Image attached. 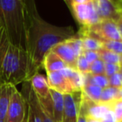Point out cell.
Masks as SVG:
<instances>
[{
    "instance_id": "836d02e7",
    "label": "cell",
    "mask_w": 122,
    "mask_h": 122,
    "mask_svg": "<svg viewBox=\"0 0 122 122\" xmlns=\"http://www.w3.org/2000/svg\"><path fill=\"white\" fill-rule=\"evenodd\" d=\"M86 120H87V122H100V120H95V119H93L91 117H86Z\"/></svg>"
},
{
    "instance_id": "2e32d148",
    "label": "cell",
    "mask_w": 122,
    "mask_h": 122,
    "mask_svg": "<svg viewBox=\"0 0 122 122\" xmlns=\"http://www.w3.org/2000/svg\"><path fill=\"white\" fill-rule=\"evenodd\" d=\"M102 90L103 89L94 85H85L81 89L82 94L95 103H100Z\"/></svg>"
},
{
    "instance_id": "d590c367",
    "label": "cell",
    "mask_w": 122,
    "mask_h": 122,
    "mask_svg": "<svg viewBox=\"0 0 122 122\" xmlns=\"http://www.w3.org/2000/svg\"><path fill=\"white\" fill-rule=\"evenodd\" d=\"M121 122H122V121H121Z\"/></svg>"
},
{
    "instance_id": "8992f818",
    "label": "cell",
    "mask_w": 122,
    "mask_h": 122,
    "mask_svg": "<svg viewBox=\"0 0 122 122\" xmlns=\"http://www.w3.org/2000/svg\"><path fill=\"white\" fill-rule=\"evenodd\" d=\"M81 91L64 95L65 107H64L63 122H77L80 103H81Z\"/></svg>"
},
{
    "instance_id": "f1b7e54d",
    "label": "cell",
    "mask_w": 122,
    "mask_h": 122,
    "mask_svg": "<svg viewBox=\"0 0 122 122\" xmlns=\"http://www.w3.org/2000/svg\"><path fill=\"white\" fill-rule=\"evenodd\" d=\"M39 115H40L42 122H54V120L52 119V117L44 110V109L43 108L41 104H40V107H39Z\"/></svg>"
},
{
    "instance_id": "ba28073f",
    "label": "cell",
    "mask_w": 122,
    "mask_h": 122,
    "mask_svg": "<svg viewBox=\"0 0 122 122\" xmlns=\"http://www.w3.org/2000/svg\"><path fill=\"white\" fill-rule=\"evenodd\" d=\"M47 81L49 89L55 90L62 95H68L76 92L71 84L61 74V72L47 74Z\"/></svg>"
},
{
    "instance_id": "3957f363",
    "label": "cell",
    "mask_w": 122,
    "mask_h": 122,
    "mask_svg": "<svg viewBox=\"0 0 122 122\" xmlns=\"http://www.w3.org/2000/svg\"><path fill=\"white\" fill-rule=\"evenodd\" d=\"M30 79V63L27 51L10 44L0 70V85L9 84L16 86Z\"/></svg>"
},
{
    "instance_id": "277c9868",
    "label": "cell",
    "mask_w": 122,
    "mask_h": 122,
    "mask_svg": "<svg viewBox=\"0 0 122 122\" xmlns=\"http://www.w3.org/2000/svg\"><path fill=\"white\" fill-rule=\"evenodd\" d=\"M68 4L82 27H90L100 22L93 0H71Z\"/></svg>"
},
{
    "instance_id": "7c38bea8",
    "label": "cell",
    "mask_w": 122,
    "mask_h": 122,
    "mask_svg": "<svg viewBox=\"0 0 122 122\" xmlns=\"http://www.w3.org/2000/svg\"><path fill=\"white\" fill-rule=\"evenodd\" d=\"M43 65H44L47 74L53 73V72H60L61 70L67 68L64 61L52 51L46 54L44 62H43Z\"/></svg>"
},
{
    "instance_id": "9c48e42d",
    "label": "cell",
    "mask_w": 122,
    "mask_h": 122,
    "mask_svg": "<svg viewBox=\"0 0 122 122\" xmlns=\"http://www.w3.org/2000/svg\"><path fill=\"white\" fill-rule=\"evenodd\" d=\"M33 90L40 101H44L51 98L50 89L47 79L40 74H36L29 80Z\"/></svg>"
},
{
    "instance_id": "ffe728a7",
    "label": "cell",
    "mask_w": 122,
    "mask_h": 122,
    "mask_svg": "<svg viewBox=\"0 0 122 122\" xmlns=\"http://www.w3.org/2000/svg\"><path fill=\"white\" fill-rule=\"evenodd\" d=\"M9 45H10V43L8 39L5 31H4V28L0 25V70H1L3 60H4V56L9 49Z\"/></svg>"
},
{
    "instance_id": "d6a6232c",
    "label": "cell",
    "mask_w": 122,
    "mask_h": 122,
    "mask_svg": "<svg viewBox=\"0 0 122 122\" xmlns=\"http://www.w3.org/2000/svg\"><path fill=\"white\" fill-rule=\"evenodd\" d=\"M116 3V5H117V8H118L119 11H120V14L122 16V0H120V1H115Z\"/></svg>"
},
{
    "instance_id": "cb8c5ba5",
    "label": "cell",
    "mask_w": 122,
    "mask_h": 122,
    "mask_svg": "<svg viewBox=\"0 0 122 122\" xmlns=\"http://www.w3.org/2000/svg\"><path fill=\"white\" fill-rule=\"evenodd\" d=\"M90 64L85 59V58L82 54H80L77 58V71H79L80 74H82L83 75L90 74Z\"/></svg>"
},
{
    "instance_id": "5bb4252c",
    "label": "cell",
    "mask_w": 122,
    "mask_h": 122,
    "mask_svg": "<svg viewBox=\"0 0 122 122\" xmlns=\"http://www.w3.org/2000/svg\"><path fill=\"white\" fill-rule=\"evenodd\" d=\"M60 72L71 84L75 91H81L82 87L85 85V76L82 74L70 68L65 69Z\"/></svg>"
},
{
    "instance_id": "8fae6325",
    "label": "cell",
    "mask_w": 122,
    "mask_h": 122,
    "mask_svg": "<svg viewBox=\"0 0 122 122\" xmlns=\"http://www.w3.org/2000/svg\"><path fill=\"white\" fill-rule=\"evenodd\" d=\"M16 87L9 84L0 85V122H5L10 100Z\"/></svg>"
},
{
    "instance_id": "e575fe53",
    "label": "cell",
    "mask_w": 122,
    "mask_h": 122,
    "mask_svg": "<svg viewBox=\"0 0 122 122\" xmlns=\"http://www.w3.org/2000/svg\"><path fill=\"white\" fill-rule=\"evenodd\" d=\"M120 73H122V62L120 64Z\"/></svg>"
},
{
    "instance_id": "4dcf8cb0",
    "label": "cell",
    "mask_w": 122,
    "mask_h": 122,
    "mask_svg": "<svg viewBox=\"0 0 122 122\" xmlns=\"http://www.w3.org/2000/svg\"><path fill=\"white\" fill-rule=\"evenodd\" d=\"M77 122H87L86 115H85V112L80 109V112H79V116H78Z\"/></svg>"
},
{
    "instance_id": "e0dca14e",
    "label": "cell",
    "mask_w": 122,
    "mask_h": 122,
    "mask_svg": "<svg viewBox=\"0 0 122 122\" xmlns=\"http://www.w3.org/2000/svg\"><path fill=\"white\" fill-rule=\"evenodd\" d=\"M84 76H85V85H94L101 89H105L109 86V79L105 75H94L90 73L85 75Z\"/></svg>"
},
{
    "instance_id": "4316f807",
    "label": "cell",
    "mask_w": 122,
    "mask_h": 122,
    "mask_svg": "<svg viewBox=\"0 0 122 122\" xmlns=\"http://www.w3.org/2000/svg\"><path fill=\"white\" fill-rule=\"evenodd\" d=\"M109 79V86L116 89H122V73L115 74Z\"/></svg>"
},
{
    "instance_id": "52a82bcc",
    "label": "cell",
    "mask_w": 122,
    "mask_h": 122,
    "mask_svg": "<svg viewBox=\"0 0 122 122\" xmlns=\"http://www.w3.org/2000/svg\"><path fill=\"white\" fill-rule=\"evenodd\" d=\"M93 2L100 21L111 20L117 22L122 17L115 1L93 0Z\"/></svg>"
},
{
    "instance_id": "484cf974",
    "label": "cell",
    "mask_w": 122,
    "mask_h": 122,
    "mask_svg": "<svg viewBox=\"0 0 122 122\" xmlns=\"http://www.w3.org/2000/svg\"><path fill=\"white\" fill-rule=\"evenodd\" d=\"M120 72V65L118 64H105V75L108 78Z\"/></svg>"
},
{
    "instance_id": "4fadbf2b",
    "label": "cell",
    "mask_w": 122,
    "mask_h": 122,
    "mask_svg": "<svg viewBox=\"0 0 122 122\" xmlns=\"http://www.w3.org/2000/svg\"><path fill=\"white\" fill-rule=\"evenodd\" d=\"M50 95L53 102V120L54 122H63L65 100L64 95L50 89Z\"/></svg>"
},
{
    "instance_id": "9a60e30c",
    "label": "cell",
    "mask_w": 122,
    "mask_h": 122,
    "mask_svg": "<svg viewBox=\"0 0 122 122\" xmlns=\"http://www.w3.org/2000/svg\"><path fill=\"white\" fill-rule=\"evenodd\" d=\"M122 99V89H116L108 86L103 89L100 96V103L110 105L113 102Z\"/></svg>"
},
{
    "instance_id": "5b68a950",
    "label": "cell",
    "mask_w": 122,
    "mask_h": 122,
    "mask_svg": "<svg viewBox=\"0 0 122 122\" xmlns=\"http://www.w3.org/2000/svg\"><path fill=\"white\" fill-rule=\"evenodd\" d=\"M26 101L17 89L14 91L8 109L5 122H24L26 115Z\"/></svg>"
},
{
    "instance_id": "44dd1931",
    "label": "cell",
    "mask_w": 122,
    "mask_h": 122,
    "mask_svg": "<svg viewBox=\"0 0 122 122\" xmlns=\"http://www.w3.org/2000/svg\"><path fill=\"white\" fill-rule=\"evenodd\" d=\"M103 49L113 52L119 55H122V41L100 40Z\"/></svg>"
},
{
    "instance_id": "6da1fadb",
    "label": "cell",
    "mask_w": 122,
    "mask_h": 122,
    "mask_svg": "<svg viewBox=\"0 0 122 122\" xmlns=\"http://www.w3.org/2000/svg\"><path fill=\"white\" fill-rule=\"evenodd\" d=\"M27 19V48L31 78L43 66L44 57L57 44L75 37L71 26L53 25L39 16L34 1H25Z\"/></svg>"
},
{
    "instance_id": "f546056e",
    "label": "cell",
    "mask_w": 122,
    "mask_h": 122,
    "mask_svg": "<svg viewBox=\"0 0 122 122\" xmlns=\"http://www.w3.org/2000/svg\"><path fill=\"white\" fill-rule=\"evenodd\" d=\"M100 122H117V120L111 110L100 120Z\"/></svg>"
},
{
    "instance_id": "603a6c76",
    "label": "cell",
    "mask_w": 122,
    "mask_h": 122,
    "mask_svg": "<svg viewBox=\"0 0 122 122\" xmlns=\"http://www.w3.org/2000/svg\"><path fill=\"white\" fill-rule=\"evenodd\" d=\"M90 73L94 75H105V62L99 59L92 64H90Z\"/></svg>"
},
{
    "instance_id": "1f68e13d",
    "label": "cell",
    "mask_w": 122,
    "mask_h": 122,
    "mask_svg": "<svg viewBox=\"0 0 122 122\" xmlns=\"http://www.w3.org/2000/svg\"><path fill=\"white\" fill-rule=\"evenodd\" d=\"M116 24H117V27H118L119 32H120V36H121V38H122V17L117 21Z\"/></svg>"
},
{
    "instance_id": "7402d4cb",
    "label": "cell",
    "mask_w": 122,
    "mask_h": 122,
    "mask_svg": "<svg viewBox=\"0 0 122 122\" xmlns=\"http://www.w3.org/2000/svg\"><path fill=\"white\" fill-rule=\"evenodd\" d=\"M65 43L71 48V49L75 53L77 58L82 54V52H83V45H82V41L80 38L75 36V37L72 38V39L66 40Z\"/></svg>"
},
{
    "instance_id": "ac0fdd59",
    "label": "cell",
    "mask_w": 122,
    "mask_h": 122,
    "mask_svg": "<svg viewBox=\"0 0 122 122\" xmlns=\"http://www.w3.org/2000/svg\"><path fill=\"white\" fill-rule=\"evenodd\" d=\"M77 37L80 38L83 45V50L88 51H95L98 52L100 49H102L101 43L100 40L90 37L88 35H76Z\"/></svg>"
},
{
    "instance_id": "30bf717a",
    "label": "cell",
    "mask_w": 122,
    "mask_h": 122,
    "mask_svg": "<svg viewBox=\"0 0 122 122\" xmlns=\"http://www.w3.org/2000/svg\"><path fill=\"white\" fill-rule=\"evenodd\" d=\"M51 51L55 54H57L64 61V63L66 65L67 68L77 70V57L71 49V48L65 42L60 43V44L55 45L51 49Z\"/></svg>"
},
{
    "instance_id": "d6986e66",
    "label": "cell",
    "mask_w": 122,
    "mask_h": 122,
    "mask_svg": "<svg viewBox=\"0 0 122 122\" xmlns=\"http://www.w3.org/2000/svg\"><path fill=\"white\" fill-rule=\"evenodd\" d=\"M99 56L101 60L105 64H118L120 65L122 62V55H119L113 52L107 50L105 49H100L98 51Z\"/></svg>"
},
{
    "instance_id": "83f0119b",
    "label": "cell",
    "mask_w": 122,
    "mask_h": 122,
    "mask_svg": "<svg viewBox=\"0 0 122 122\" xmlns=\"http://www.w3.org/2000/svg\"><path fill=\"white\" fill-rule=\"evenodd\" d=\"M81 54L85 58V59H86L90 64H92L93 62H95V60L100 59L98 52H95V51L83 50Z\"/></svg>"
},
{
    "instance_id": "7a4b0ae2",
    "label": "cell",
    "mask_w": 122,
    "mask_h": 122,
    "mask_svg": "<svg viewBox=\"0 0 122 122\" xmlns=\"http://www.w3.org/2000/svg\"><path fill=\"white\" fill-rule=\"evenodd\" d=\"M0 25L4 28L11 44L26 50L25 0H0Z\"/></svg>"
},
{
    "instance_id": "d4e9b609",
    "label": "cell",
    "mask_w": 122,
    "mask_h": 122,
    "mask_svg": "<svg viewBox=\"0 0 122 122\" xmlns=\"http://www.w3.org/2000/svg\"><path fill=\"white\" fill-rule=\"evenodd\" d=\"M110 107L112 111H113L115 118H116L117 122H121L122 121V99L113 102L111 105H110Z\"/></svg>"
}]
</instances>
